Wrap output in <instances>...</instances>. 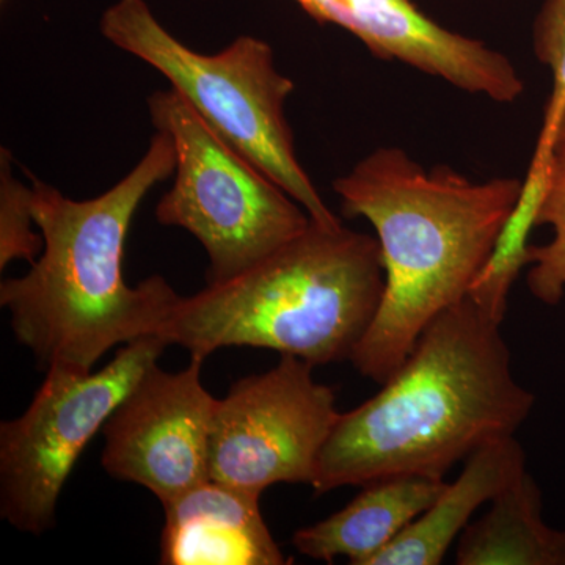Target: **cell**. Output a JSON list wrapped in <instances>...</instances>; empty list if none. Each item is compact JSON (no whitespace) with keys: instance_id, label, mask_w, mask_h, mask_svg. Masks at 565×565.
I'll use <instances>...</instances> for the list:
<instances>
[{"instance_id":"6da1fadb","label":"cell","mask_w":565,"mask_h":565,"mask_svg":"<svg viewBox=\"0 0 565 565\" xmlns=\"http://www.w3.org/2000/svg\"><path fill=\"white\" fill-rule=\"evenodd\" d=\"M500 326L470 297L438 315L384 388L338 416L315 493L393 476L445 478L478 449L514 437L535 396L515 381Z\"/></svg>"},{"instance_id":"7a4b0ae2","label":"cell","mask_w":565,"mask_h":565,"mask_svg":"<svg viewBox=\"0 0 565 565\" xmlns=\"http://www.w3.org/2000/svg\"><path fill=\"white\" fill-rule=\"evenodd\" d=\"M344 217L366 218L381 245L385 291L351 362L384 384L419 334L467 299L514 214L523 181H471L424 169L401 148H379L332 184Z\"/></svg>"},{"instance_id":"3957f363","label":"cell","mask_w":565,"mask_h":565,"mask_svg":"<svg viewBox=\"0 0 565 565\" xmlns=\"http://www.w3.org/2000/svg\"><path fill=\"white\" fill-rule=\"evenodd\" d=\"M177 170L169 134L156 131L139 163L109 191L73 200L31 177L33 215L44 247L22 277L0 285L18 343L50 367L93 370L115 345L156 337L180 294L152 275L129 286L122 275L126 236L140 203Z\"/></svg>"},{"instance_id":"277c9868","label":"cell","mask_w":565,"mask_h":565,"mask_svg":"<svg viewBox=\"0 0 565 565\" xmlns=\"http://www.w3.org/2000/svg\"><path fill=\"white\" fill-rule=\"evenodd\" d=\"M385 291L377 237L311 221L250 269L180 297L156 337L206 360L270 349L311 366L351 360Z\"/></svg>"},{"instance_id":"5b68a950","label":"cell","mask_w":565,"mask_h":565,"mask_svg":"<svg viewBox=\"0 0 565 565\" xmlns=\"http://www.w3.org/2000/svg\"><path fill=\"white\" fill-rule=\"evenodd\" d=\"M99 29L118 50L159 71L212 131L277 182L311 221L340 225L297 158L285 110L296 85L277 70L269 43L243 35L202 54L167 31L147 0L111 3Z\"/></svg>"},{"instance_id":"8992f818","label":"cell","mask_w":565,"mask_h":565,"mask_svg":"<svg viewBox=\"0 0 565 565\" xmlns=\"http://www.w3.org/2000/svg\"><path fill=\"white\" fill-rule=\"evenodd\" d=\"M148 110L156 131L169 134L177 148L174 182L156 221L203 245L207 285L243 274L310 226L308 212L173 88L152 93Z\"/></svg>"},{"instance_id":"52a82bcc","label":"cell","mask_w":565,"mask_h":565,"mask_svg":"<svg viewBox=\"0 0 565 565\" xmlns=\"http://www.w3.org/2000/svg\"><path fill=\"white\" fill-rule=\"evenodd\" d=\"M167 345L143 337L102 371L46 370L28 411L0 424V515L9 525L32 535L55 526L58 498L85 446Z\"/></svg>"},{"instance_id":"ba28073f","label":"cell","mask_w":565,"mask_h":565,"mask_svg":"<svg viewBox=\"0 0 565 565\" xmlns=\"http://www.w3.org/2000/svg\"><path fill=\"white\" fill-rule=\"evenodd\" d=\"M310 363L281 355L215 404L210 479L262 497L277 484H313L316 465L341 412Z\"/></svg>"},{"instance_id":"9c48e42d","label":"cell","mask_w":565,"mask_h":565,"mask_svg":"<svg viewBox=\"0 0 565 565\" xmlns=\"http://www.w3.org/2000/svg\"><path fill=\"white\" fill-rule=\"evenodd\" d=\"M203 360L169 373L152 364L104 424V470L150 490L162 504L210 481L217 399L202 384Z\"/></svg>"},{"instance_id":"30bf717a","label":"cell","mask_w":565,"mask_h":565,"mask_svg":"<svg viewBox=\"0 0 565 565\" xmlns=\"http://www.w3.org/2000/svg\"><path fill=\"white\" fill-rule=\"evenodd\" d=\"M319 24L351 32L375 57L404 63L490 102L512 104L525 84L503 52L446 29L412 0H294Z\"/></svg>"},{"instance_id":"8fae6325","label":"cell","mask_w":565,"mask_h":565,"mask_svg":"<svg viewBox=\"0 0 565 565\" xmlns=\"http://www.w3.org/2000/svg\"><path fill=\"white\" fill-rule=\"evenodd\" d=\"M259 498L210 479L162 504L161 564H288L264 522Z\"/></svg>"},{"instance_id":"7c38bea8","label":"cell","mask_w":565,"mask_h":565,"mask_svg":"<svg viewBox=\"0 0 565 565\" xmlns=\"http://www.w3.org/2000/svg\"><path fill=\"white\" fill-rule=\"evenodd\" d=\"M445 486V478L419 475L370 482L337 514L296 531L292 544L323 563L343 556L353 565H370L434 504Z\"/></svg>"},{"instance_id":"4fadbf2b","label":"cell","mask_w":565,"mask_h":565,"mask_svg":"<svg viewBox=\"0 0 565 565\" xmlns=\"http://www.w3.org/2000/svg\"><path fill=\"white\" fill-rule=\"evenodd\" d=\"M526 470L525 451L515 437L478 449L465 460L462 473L370 565H438L457 535L470 525L482 504L503 492Z\"/></svg>"},{"instance_id":"5bb4252c","label":"cell","mask_w":565,"mask_h":565,"mask_svg":"<svg viewBox=\"0 0 565 565\" xmlns=\"http://www.w3.org/2000/svg\"><path fill=\"white\" fill-rule=\"evenodd\" d=\"M459 565H565V531L542 519V493L523 471L470 523L456 552Z\"/></svg>"},{"instance_id":"9a60e30c","label":"cell","mask_w":565,"mask_h":565,"mask_svg":"<svg viewBox=\"0 0 565 565\" xmlns=\"http://www.w3.org/2000/svg\"><path fill=\"white\" fill-rule=\"evenodd\" d=\"M548 225L553 239L527 247L526 282L535 299L556 305L565 292V150L553 152L535 226Z\"/></svg>"},{"instance_id":"2e32d148","label":"cell","mask_w":565,"mask_h":565,"mask_svg":"<svg viewBox=\"0 0 565 565\" xmlns=\"http://www.w3.org/2000/svg\"><path fill=\"white\" fill-rule=\"evenodd\" d=\"M533 47L535 57L553 74L552 95L530 166V173H544L555 152L557 128L565 111V0H545L534 21Z\"/></svg>"},{"instance_id":"e0dca14e","label":"cell","mask_w":565,"mask_h":565,"mask_svg":"<svg viewBox=\"0 0 565 565\" xmlns=\"http://www.w3.org/2000/svg\"><path fill=\"white\" fill-rule=\"evenodd\" d=\"M11 152L0 151V269L11 262L33 263L44 247L43 234L36 233L33 215V189L13 173Z\"/></svg>"},{"instance_id":"ac0fdd59","label":"cell","mask_w":565,"mask_h":565,"mask_svg":"<svg viewBox=\"0 0 565 565\" xmlns=\"http://www.w3.org/2000/svg\"><path fill=\"white\" fill-rule=\"evenodd\" d=\"M559 150H565V111L563 115V120L559 122V128H557L555 140V151Z\"/></svg>"}]
</instances>
